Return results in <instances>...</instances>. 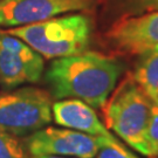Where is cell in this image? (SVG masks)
<instances>
[{
	"instance_id": "1",
	"label": "cell",
	"mask_w": 158,
	"mask_h": 158,
	"mask_svg": "<svg viewBox=\"0 0 158 158\" xmlns=\"http://www.w3.org/2000/svg\"><path fill=\"white\" fill-rule=\"evenodd\" d=\"M123 66L118 60L87 52L54 59L46 81L55 98H76L102 108L115 89Z\"/></svg>"
},
{
	"instance_id": "2",
	"label": "cell",
	"mask_w": 158,
	"mask_h": 158,
	"mask_svg": "<svg viewBox=\"0 0 158 158\" xmlns=\"http://www.w3.org/2000/svg\"><path fill=\"white\" fill-rule=\"evenodd\" d=\"M7 34L17 36L46 59L76 55L88 48L90 42V19L83 14H68L13 27Z\"/></svg>"
},
{
	"instance_id": "3",
	"label": "cell",
	"mask_w": 158,
	"mask_h": 158,
	"mask_svg": "<svg viewBox=\"0 0 158 158\" xmlns=\"http://www.w3.org/2000/svg\"><path fill=\"white\" fill-rule=\"evenodd\" d=\"M151 107L152 101L129 76L102 107L106 127L129 147L148 156L147 132Z\"/></svg>"
},
{
	"instance_id": "4",
	"label": "cell",
	"mask_w": 158,
	"mask_h": 158,
	"mask_svg": "<svg viewBox=\"0 0 158 158\" xmlns=\"http://www.w3.org/2000/svg\"><path fill=\"white\" fill-rule=\"evenodd\" d=\"M52 122L48 93L25 87L0 95V130L17 136L31 135Z\"/></svg>"
},
{
	"instance_id": "5",
	"label": "cell",
	"mask_w": 158,
	"mask_h": 158,
	"mask_svg": "<svg viewBox=\"0 0 158 158\" xmlns=\"http://www.w3.org/2000/svg\"><path fill=\"white\" fill-rule=\"evenodd\" d=\"M109 137L91 136L76 130L54 127L42 128L27 137L26 149L31 156H63L76 158H94Z\"/></svg>"
},
{
	"instance_id": "6",
	"label": "cell",
	"mask_w": 158,
	"mask_h": 158,
	"mask_svg": "<svg viewBox=\"0 0 158 158\" xmlns=\"http://www.w3.org/2000/svg\"><path fill=\"white\" fill-rule=\"evenodd\" d=\"M44 68V57L31 46L6 32L0 33V83L5 88L38 82Z\"/></svg>"
},
{
	"instance_id": "7",
	"label": "cell",
	"mask_w": 158,
	"mask_h": 158,
	"mask_svg": "<svg viewBox=\"0 0 158 158\" xmlns=\"http://www.w3.org/2000/svg\"><path fill=\"white\" fill-rule=\"evenodd\" d=\"M93 0H0V27H19L90 8Z\"/></svg>"
},
{
	"instance_id": "8",
	"label": "cell",
	"mask_w": 158,
	"mask_h": 158,
	"mask_svg": "<svg viewBox=\"0 0 158 158\" xmlns=\"http://www.w3.org/2000/svg\"><path fill=\"white\" fill-rule=\"evenodd\" d=\"M109 38L123 51L143 54L158 47V11L125 18L113 26Z\"/></svg>"
},
{
	"instance_id": "9",
	"label": "cell",
	"mask_w": 158,
	"mask_h": 158,
	"mask_svg": "<svg viewBox=\"0 0 158 158\" xmlns=\"http://www.w3.org/2000/svg\"><path fill=\"white\" fill-rule=\"evenodd\" d=\"M52 117L61 127L85 132L91 136H114L102 124L93 107L76 98H63L52 104Z\"/></svg>"
},
{
	"instance_id": "10",
	"label": "cell",
	"mask_w": 158,
	"mask_h": 158,
	"mask_svg": "<svg viewBox=\"0 0 158 158\" xmlns=\"http://www.w3.org/2000/svg\"><path fill=\"white\" fill-rule=\"evenodd\" d=\"M131 77L152 103L158 104V47L141 54Z\"/></svg>"
},
{
	"instance_id": "11",
	"label": "cell",
	"mask_w": 158,
	"mask_h": 158,
	"mask_svg": "<svg viewBox=\"0 0 158 158\" xmlns=\"http://www.w3.org/2000/svg\"><path fill=\"white\" fill-rule=\"evenodd\" d=\"M26 145L17 136L0 130V158H29Z\"/></svg>"
},
{
	"instance_id": "12",
	"label": "cell",
	"mask_w": 158,
	"mask_h": 158,
	"mask_svg": "<svg viewBox=\"0 0 158 158\" xmlns=\"http://www.w3.org/2000/svg\"><path fill=\"white\" fill-rule=\"evenodd\" d=\"M148 157L158 156V104L152 103L147 132Z\"/></svg>"
},
{
	"instance_id": "13",
	"label": "cell",
	"mask_w": 158,
	"mask_h": 158,
	"mask_svg": "<svg viewBox=\"0 0 158 158\" xmlns=\"http://www.w3.org/2000/svg\"><path fill=\"white\" fill-rule=\"evenodd\" d=\"M94 158H138L125 149L116 138L108 139L97 151Z\"/></svg>"
},
{
	"instance_id": "14",
	"label": "cell",
	"mask_w": 158,
	"mask_h": 158,
	"mask_svg": "<svg viewBox=\"0 0 158 158\" xmlns=\"http://www.w3.org/2000/svg\"><path fill=\"white\" fill-rule=\"evenodd\" d=\"M135 2L142 11H158V0H135Z\"/></svg>"
},
{
	"instance_id": "15",
	"label": "cell",
	"mask_w": 158,
	"mask_h": 158,
	"mask_svg": "<svg viewBox=\"0 0 158 158\" xmlns=\"http://www.w3.org/2000/svg\"><path fill=\"white\" fill-rule=\"evenodd\" d=\"M29 158H67L63 156H53V155H42V156H31Z\"/></svg>"
}]
</instances>
